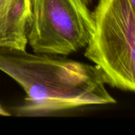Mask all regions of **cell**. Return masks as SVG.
Here are the masks:
<instances>
[{"mask_svg": "<svg viewBox=\"0 0 135 135\" xmlns=\"http://www.w3.org/2000/svg\"><path fill=\"white\" fill-rule=\"evenodd\" d=\"M0 70L24 89L17 116H40L93 105L114 104L105 78L96 66L0 47Z\"/></svg>", "mask_w": 135, "mask_h": 135, "instance_id": "cell-1", "label": "cell"}, {"mask_svg": "<svg viewBox=\"0 0 135 135\" xmlns=\"http://www.w3.org/2000/svg\"><path fill=\"white\" fill-rule=\"evenodd\" d=\"M92 15L94 31L85 56L101 70L106 84L134 92V8L129 0H99Z\"/></svg>", "mask_w": 135, "mask_h": 135, "instance_id": "cell-2", "label": "cell"}, {"mask_svg": "<svg viewBox=\"0 0 135 135\" xmlns=\"http://www.w3.org/2000/svg\"><path fill=\"white\" fill-rule=\"evenodd\" d=\"M28 44L34 53L68 55L86 47L94 31L84 0H30Z\"/></svg>", "mask_w": 135, "mask_h": 135, "instance_id": "cell-3", "label": "cell"}, {"mask_svg": "<svg viewBox=\"0 0 135 135\" xmlns=\"http://www.w3.org/2000/svg\"><path fill=\"white\" fill-rule=\"evenodd\" d=\"M30 18V0H2L0 47L26 51Z\"/></svg>", "mask_w": 135, "mask_h": 135, "instance_id": "cell-4", "label": "cell"}, {"mask_svg": "<svg viewBox=\"0 0 135 135\" xmlns=\"http://www.w3.org/2000/svg\"><path fill=\"white\" fill-rule=\"evenodd\" d=\"M0 115L1 116H9L10 115V113L6 110L1 104H0Z\"/></svg>", "mask_w": 135, "mask_h": 135, "instance_id": "cell-5", "label": "cell"}, {"mask_svg": "<svg viewBox=\"0 0 135 135\" xmlns=\"http://www.w3.org/2000/svg\"><path fill=\"white\" fill-rule=\"evenodd\" d=\"M129 2H130V3H131V6L135 9V0H129Z\"/></svg>", "mask_w": 135, "mask_h": 135, "instance_id": "cell-6", "label": "cell"}, {"mask_svg": "<svg viewBox=\"0 0 135 135\" xmlns=\"http://www.w3.org/2000/svg\"><path fill=\"white\" fill-rule=\"evenodd\" d=\"M84 2H85V3H86L88 6H89V4H91V3H92L93 0H84Z\"/></svg>", "mask_w": 135, "mask_h": 135, "instance_id": "cell-7", "label": "cell"}, {"mask_svg": "<svg viewBox=\"0 0 135 135\" xmlns=\"http://www.w3.org/2000/svg\"><path fill=\"white\" fill-rule=\"evenodd\" d=\"M1 1H2V0H0V2H1Z\"/></svg>", "mask_w": 135, "mask_h": 135, "instance_id": "cell-8", "label": "cell"}]
</instances>
